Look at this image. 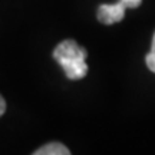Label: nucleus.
I'll use <instances>...</instances> for the list:
<instances>
[{
  "label": "nucleus",
  "mask_w": 155,
  "mask_h": 155,
  "mask_svg": "<svg viewBox=\"0 0 155 155\" xmlns=\"http://www.w3.org/2000/svg\"><path fill=\"white\" fill-rule=\"evenodd\" d=\"M86 56H88L86 49L79 46L72 39L61 42L53 50L55 61L62 66L65 75L72 81H78L86 76L88 73V65L85 62Z\"/></svg>",
  "instance_id": "nucleus-1"
},
{
  "label": "nucleus",
  "mask_w": 155,
  "mask_h": 155,
  "mask_svg": "<svg viewBox=\"0 0 155 155\" xmlns=\"http://www.w3.org/2000/svg\"><path fill=\"white\" fill-rule=\"evenodd\" d=\"M125 10H127V7L121 0L115 5H101L96 12V17L104 25H114L124 19Z\"/></svg>",
  "instance_id": "nucleus-2"
},
{
  "label": "nucleus",
  "mask_w": 155,
  "mask_h": 155,
  "mask_svg": "<svg viewBox=\"0 0 155 155\" xmlns=\"http://www.w3.org/2000/svg\"><path fill=\"white\" fill-rule=\"evenodd\" d=\"M71 151L61 142H50L33 152V155H69Z\"/></svg>",
  "instance_id": "nucleus-3"
},
{
  "label": "nucleus",
  "mask_w": 155,
  "mask_h": 155,
  "mask_svg": "<svg viewBox=\"0 0 155 155\" xmlns=\"http://www.w3.org/2000/svg\"><path fill=\"white\" fill-rule=\"evenodd\" d=\"M147 66L150 69L151 72L155 73V33H154V38H152V45H151V52L147 55Z\"/></svg>",
  "instance_id": "nucleus-4"
},
{
  "label": "nucleus",
  "mask_w": 155,
  "mask_h": 155,
  "mask_svg": "<svg viewBox=\"0 0 155 155\" xmlns=\"http://www.w3.org/2000/svg\"><path fill=\"white\" fill-rule=\"evenodd\" d=\"M121 2L125 5L127 9H137L142 3V0H121Z\"/></svg>",
  "instance_id": "nucleus-5"
},
{
  "label": "nucleus",
  "mask_w": 155,
  "mask_h": 155,
  "mask_svg": "<svg viewBox=\"0 0 155 155\" xmlns=\"http://www.w3.org/2000/svg\"><path fill=\"white\" fill-rule=\"evenodd\" d=\"M6 112V101L3 99V96L0 95V116Z\"/></svg>",
  "instance_id": "nucleus-6"
}]
</instances>
